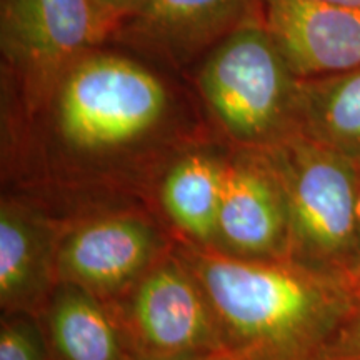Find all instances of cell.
<instances>
[{
	"label": "cell",
	"instance_id": "6da1fadb",
	"mask_svg": "<svg viewBox=\"0 0 360 360\" xmlns=\"http://www.w3.org/2000/svg\"><path fill=\"white\" fill-rule=\"evenodd\" d=\"M193 101L167 72L115 45L67 69L32 115L2 117L4 165L44 174L69 192L164 174L209 137Z\"/></svg>",
	"mask_w": 360,
	"mask_h": 360
},
{
	"label": "cell",
	"instance_id": "7a4b0ae2",
	"mask_svg": "<svg viewBox=\"0 0 360 360\" xmlns=\"http://www.w3.org/2000/svg\"><path fill=\"white\" fill-rule=\"evenodd\" d=\"M175 255L199 282L225 347L259 360H307L339 322L352 278L290 259L257 260L186 240Z\"/></svg>",
	"mask_w": 360,
	"mask_h": 360
},
{
	"label": "cell",
	"instance_id": "3957f363",
	"mask_svg": "<svg viewBox=\"0 0 360 360\" xmlns=\"http://www.w3.org/2000/svg\"><path fill=\"white\" fill-rule=\"evenodd\" d=\"M202 119L220 142L260 150L299 132L300 79L274 42L265 17H254L191 72Z\"/></svg>",
	"mask_w": 360,
	"mask_h": 360
},
{
	"label": "cell",
	"instance_id": "277c9868",
	"mask_svg": "<svg viewBox=\"0 0 360 360\" xmlns=\"http://www.w3.org/2000/svg\"><path fill=\"white\" fill-rule=\"evenodd\" d=\"M259 152L285 200L289 259L352 278L357 274L360 165L299 132Z\"/></svg>",
	"mask_w": 360,
	"mask_h": 360
},
{
	"label": "cell",
	"instance_id": "5b68a950",
	"mask_svg": "<svg viewBox=\"0 0 360 360\" xmlns=\"http://www.w3.org/2000/svg\"><path fill=\"white\" fill-rule=\"evenodd\" d=\"M119 25L97 0H0L2 117L32 115L79 57L110 45Z\"/></svg>",
	"mask_w": 360,
	"mask_h": 360
},
{
	"label": "cell",
	"instance_id": "8992f818",
	"mask_svg": "<svg viewBox=\"0 0 360 360\" xmlns=\"http://www.w3.org/2000/svg\"><path fill=\"white\" fill-rule=\"evenodd\" d=\"M132 360H191L229 350L204 290L172 250L107 304Z\"/></svg>",
	"mask_w": 360,
	"mask_h": 360
},
{
	"label": "cell",
	"instance_id": "52a82bcc",
	"mask_svg": "<svg viewBox=\"0 0 360 360\" xmlns=\"http://www.w3.org/2000/svg\"><path fill=\"white\" fill-rule=\"evenodd\" d=\"M172 245L139 210H98L65 220L58 238L57 282L74 283L112 304Z\"/></svg>",
	"mask_w": 360,
	"mask_h": 360
},
{
	"label": "cell",
	"instance_id": "ba28073f",
	"mask_svg": "<svg viewBox=\"0 0 360 360\" xmlns=\"http://www.w3.org/2000/svg\"><path fill=\"white\" fill-rule=\"evenodd\" d=\"M262 13L264 0H148L120 22L110 45L167 72L191 74L224 39Z\"/></svg>",
	"mask_w": 360,
	"mask_h": 360
},
{
	"label": "cell",
	"instance_id": "9c48e42d",
	"mask_svg": "<svg viewBox=\"0 0 360 360\" xmlns=\"http://www.w3.org/2000/svg\"><path fill=\"white\" fill-rule=\"evenodd\" d=\"M212 249L240 259H289L285 200L259 150H229Z\"/></svg>",
	"mask_w": 360,
	"mask_h": 360
},
{
	"label": "cell",
	"instance_id": "30bf717a",
	"mask_svg": "<svg viewBox=\"0 0 360 360\" xmlns=\"http://www.w3.org/2000/svg\"><path fill=\"white\" fill-rule=\"evenodd\" d=\"M264 17L299 79L360 67V8L315 0H264Z\"/></svg>",
	"mask_w": 360,
	"mask_h": 360
},
{
	"label": "cell",
	"instance_id": "8fae6325",
	"mask_svg": "<svg viewBox=\"0 0 360 360\" xmlns=\"http://www.w3.org/2000/svg\"><path fill=\"white\" fill-rule=\"evenodd\" d=\"M64 222L19 197L0 204V307L40 317L58 285L57 249Z\"/></svg>",
	"mask_w": 360,
	"mask_h": 360
},
{
	"label": "cell",
	"instance_id": "7c38bea8",
	"mask_svg": "<svg viewBox=\"0 0 360 360\" xmlns=\"http://www.w3.org/2000/svg\"><path fill=\"white\" fill-rule=\"evenodd\" d=\"M209 137L175 155L159 180V202L180 238L214 247L231 147Z\"/></svg>",
	"mask_w": 360,
	"mask_h": 360
},
{
	"label": "cell",
	"instance_id": "4fadbf2b",
	"mask_svg": "<svg viewBox=\"0 0 360 360\" xmlns=\"http://www.w3.org/2000/svg\"><path fill=\"white\" fill-rule=\"evenodd\" d=\"M51 360H132L114 312L74 283H58L39 317Z\"/></svg>",
	"mask_w": 360,
	"mask_h": 360
},
{
	"label": "cell",
	"instance_id": "5bb4252c",
	"mask_svg": "<svg viewBox=\"0 0 360 360\" xmlns=\"http://www.w3.org/2000/svg\"><path fill=\"white\" fill-rule=\"evenodd\" d=\"M299 134L360 165V67L300 79Z\"/></svg>",
	"mask_w": 360,
	"mask_h": 360
},
{
	"label": "cell",
	"instance_id": "9a60e30c",
	"mask_svg": "<svg viewBox=\"0 0 360 360\" xmlns=\"http://www.w3.org/2000/svg\"><path fill=\"white\" fill-rule=\"evenodd\" d=\"M0 360H51L44 328L37 317L29 314H2Z\"/></svg>",
	"mask_w": 360,
	"mask_h": 360
},
{
	"label": "cell",
	"instance_id": "2e32d148",
	"mask_svg": "<svg viewBox=\"0 0 360 360\" xmlns=\"http://www.w3.org/2000/svg\"><path fill=\"white\" fill-rule=\"evenodd\" d=\"M307 360H360V274L352 278L339 322Z\"/></svg>",
	"mask_w": 360,
	"mask_h": 360
},
{
	"label": "cell",
	"instance_id": "e0dca14e",
	"mask_svg": "<svg viewBox=\"0 0 360 360\" xmlns=\"http://www.w3.org/2000/svg\"><path fill=\"white\" fill-rule=\"evenodd\" d=\"M97 2L122 22L132 15V13L141 11L148 0H97Z\"/></svg>",
	"mask_w": 360,
	"mask_h": 360
},
{
	"label": "cell",
	"instance_id": "ac0fdd59",
	"mask_svg": "<svg viewBox=\"0 0 360 360\" xmlns=\"http://www.w3.org/2000/svg\"><path fill=\"white\" fill-rule=\"evenodd\" d=\"M191 360H259V359L252 357V355H247V354L233 352V350H220V352L209 354V355H204V357H197Z\"/></svg>",
	"mask_w": 360,
	"mask_h": 360
},
{
	"label": "cell",
	"instance_id": "d6986e66",
	"mask_svg": "<svg viewBox=\"0 0 360 360\" xmlns=\"http://www.w3.org/2000/svg\"><path fill=\"white\" fill-rule=\"evenodd\" d=\"M355 217H357V238H355V247H357V274H360V184L357 195V214H355Z\"/></svg>",
	"mask_w": 360,
	"mask_h": 360
},
{
	"label": "cell",
	"instance_id": "ffe728a7",
	"mask_svg": "<svg viewBox=\"0 0 360 360\" xmlns=\"http://www.w3.org/2000/svg\"><path fill=\"white\" fill-rule=\"evenodd\" d=\"M315 2H326V4H337V6H347L360 8V0H315Z\"/></svg>",
	"mask_w": 360,
	"mask_h": 360
}]
</instances>
